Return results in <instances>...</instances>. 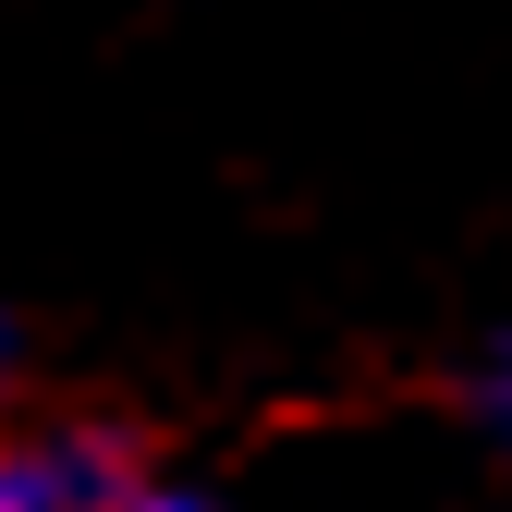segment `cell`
I'll list each match as a JSON object with an SVG mask.
<instances>
[{
	"mask_svg": "<svg viewBox=\"0 0 512 512\" xmlns=\"http://www.w3.org/2000/svg\"><path fill=\"white\" fill-rule=\"evenodd\" d=\"M135 452H110L86 427H49V439H0V512H98Z\"/></svg>",
	"mask_w": 512,
	"mask_h": 512,
	"instance_id": "obj_1",
	"label": "cell"
},
{
	"mask_svg": "<svg viewBox=\"0 0 512 512\" xmlns=\"http://www.w3.org/2000/svg\"><path fill=\"white\" fill-rule=\"evenodd\" d=\"M98 512H208V500H196V488H171V476H147V464H135V476H122V488H110Z\"/></svg>",
	"mask_w": 512,
	"mask_h": 512,
	"instance_id": "obj_2",
	"label": "cell"
},
{
	"mask_svg": "<svg viewBox=\"0 0 512 512\" xmlns=\"http://www.w3.org/2000/svg\"><path fill=\"white\" fill-rule=\"evenodd\" d=\"M476 403H488V427H500V439H512V342H500V354H488V378H476Z\"/></svg>",
	"mask_w": 512,
	"mask_h": 512,
	"instance_id": "obj_3",
	"label": "cell"
},
{
	"mask_svg": "<svg viewBox=\"0 0 512 512\" xmlns=\"http://www.w3.org/2000/svg\"><path fill=\"white\" fill-rule=\"evenodd\" d=\"M0 378H13V317H0Z\"/></svg>",
	"mask_w": 512,
	"mask_h": 512,
	"instance_id": "obj_4",
	"label": "cell"
}]
</instances>
